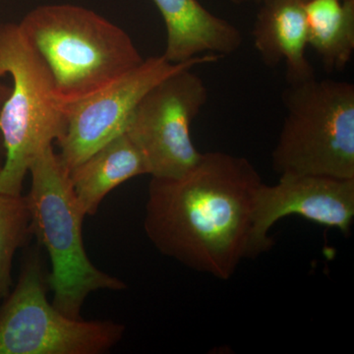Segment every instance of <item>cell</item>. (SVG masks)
I'll return each instance as SVG.
<instances>
[{"mask_svg": "<svg viewBox=\"0 0 354 354\" xmlns=\"http://www.w3.org/2000/svg\"><path fill=\"white\" fill-rule=\"evenodd\" d=\"M262 183L246 158L202 153L180 176L151 179L147 236L167 257L227 281L242 261L261 254L254 239L253 212Z\"/></svg>", "mask_w": 354, "mask_h": 354, "instance_id": "1", "label": "cell"}, {"mask_svg": "<svg viewBox=\"0 0 354 354\" xmlns=\"http://www.w3.org/2000/svg\"><path fill=\"white\" fill-rule=\"evenodd\" d=\"M19 25L50 68L65 111L144 62L122 28L86 7L44 4Z\"/></svg>", "mask_w": 354, "mask_h": 354, "instance_id": "2", "label": "cell"}, {"mask_svg": "<svg viewBox=\"0 0 354 354\" xmlns=\"http://www.w3.org/2000/svg\"><path fill=\"white\" fill-rule=\"evenodd\" d=\"M29 174L31 188L26 200L30 227L50 256L48 286L53 292V305L69 318L80 319L88 295L101 290H125L127 285L88 259L82 232L86 216L53 146L35 158Z\"/></svg>", "mask_w": 354, "mask_h": 354, "instance_id": "3", "label": "cell"}, {"mask_svg": "<svg viewBox=\"0 0 354 354\" xmlns=\"http://www.w3.org/2000/svg\"><path fill=\"white\" fill-rule=\"evenodd\" d=\"M4 76L12 84L0 113L6 149L0 192L18 196L35 158L64 137L68 116L57 101L50 68L19 23L0 24V78Z\"/></svg>", "mask_w": 354, "mask_h": 354, "instance_id": "4", "label": "cell"}, {"mask_svg": "<svg viewBox=\"0 0 354 354\" xmlns=\"http://www.w3.org/2000/svg\"><path fill=\"white\" fill-rule=\"evenodd\" d=\"M288 85L272 169L279 176L354 178L353 84L313 77Z\"/></svg>", "mask_w": 354, "mask_h": 354, "instance_id": "5", "label": "cell"}, {"mask_svg": "<svg viewBox=\"0 0 354 354\" xmlns=\"http://www.w3.org/2000/svg\"><path fill=\"white\" fill-rule=\"evenodd\" d=\"M46 288L38 243L25 257L17 286L0 304V354H102L122 339L120 323L64 315L48 301Z\"/></svg>", "mask_w": 354, "mask_h": 354, "instance_id": "6", "label": "cell"}, {"mask_svg": "<svg viewBox=\"0 0 354 354\" xmlns=\"http://www.w3.org/2000/svg\"><path fill=\"white\" fill-rule=\"evenodd\" d=\"M209 99L208 88L193 68L167 77L138 102L124 132L145 160L148 174L180 176L197 164L190 128Z\"/></svg>", "mask_w": 354, "mask_h": 354, "instance_id": "7", "label": "cell"}, {"mask_svg": "<svg viewBox=\"0 0 354 354\" xmlns=\"http://www.w3.org/2000/svg\"><path fill=\"white\" fill-rule=\"evenodd\" d=\"M220 57L206 53L172 64L162 55L151 57L97 94L70 106L66 111V131L57 142L58 157L65 171L69 174L95 151L122 134L130 114L153 86L181 70L214 64Z\"/></svg>", "mask_w": 354, "mask_h": 354, "instance_id": "8", "label": "cell"}, {"mask_svg": "<svg viewBox=\"0 0 354 354\" xmlns=\"http://www.w3.org/2000/svg\"><path fill=\"white\" fill-rule=\"evenodd\" d=\"M290 216L348 236L354 221V178L285 174L274 185L261 183L253 212L254 239L261 254L272 248L270 230Z\"/></svg>", "mask_w": 354, "mask_h": 354, "instance_id": "9", "label": "cell"}, {"mask_svg": "<svg viewBox=\"0 0 354 354\" xmlns=\"http://www.w3.org/2000/svg\"><path fill=\"white\" fill-rule=\"evenodd\" d=\"M167 29L165 59L188 62L212 53L223 57L243 43L241 32L228 21L209 12L198 0H153Z\"/></svg>", "mask_w": 354, "mask_h": 354, "instance_id": "10", "label": "cell"}, {"mask_svg": "<svg viewBox=\"0 0 354 354\" xmlns=\"http://www.w3.org/2000/svg\"><path fill=\"white\" fill-rule=\"evenodd\" d=\"M305 0H266L252 29L254 46L266 66L286 64L288 84L315 77L306 55L308 46Z\"/></svg>", "mask_w": 354, "mask_h": 354, "instance_id": "11", "label": "cell"}, {"mask_svg": "<svg viewBox=\"0 0 354 354\" xmlns=\"http://www.w3.org/2000/svg\"><path fill=\"white\" fill-rule=\"evenodd\" d=\"M77 202L85 216H94L114 188L148 174L143 156L127 133L118 135L69 172Z\"/></svg>", "mask_w": 354, "mask_h": 354, "instance_id": "12", "label": "cell"}, {"mask_svg": "<svg viewBox=\"0 0 354 354\" xmlns=\"http://www.w3.org/2000/svg\"><path fill=\"white\" fill-rule=\"evenodd\" d=\"M308 46L328 72L342 71L354 51V2L305 0Z\"/></svg>", "mask_w": 354, "mask_h": 354, "instance_id": "13", "label": "cell"}, {"mask_svg": "<svg viewBox=\"0 0 354 354\" xmlns=\"http://www.w3.org/2000/svg\"><path fill=\"white\" fill-rule=\"evenodd\" d=\"M30 212L23 195L0 192V304L12 286V263L18 248L31 236Z\"/></svg>", "mask_w": 354, "mask_h": 354, "instance_id": "14", "label": "cell"}, {"mask_svg": "<svg viewBox=\"0 0 354 354\" xmlns=\"http://www.w3.org/2000/svg\"><path fill=\"white\" fill-rule=\"evenodd\" d=\"M10 86L2 82L1 78H0V113H1L4 102L10 93ZM4 160H6V149H4L3 139H2L1 132H0V171L3 167Z\"/></svg>", "mask_w": 354, "mask_h": 354, "instance_id": "15", "label": "cell"}, {"mask_svg": "<svg viewBox=\"0 0 354 354\" xmlns=\"http://www.w3.org/2000/svg\"><path fill=\"white\" fill-rule=\"evenodd\" d=\"M234 4H237V6H242V4L247 3H263V2L266 1V0H230Z\"/></svg>", "mask_w": 354, "mask_h": 354, "instance_id": "16", "label": "cell"}, {"mask_svg": "<svg viewBox=\"0 0 354 354\" xmlns=\"http://www.w3.org/2000/svg\"><path fill=\"white\" fill-rule=\"evenodd\" d=\"M344 1H348V2H354V0H344Z\"/></svg>", "mask_w": 354, "mask_h": 354, "instance_id": "17", "label": "cell"}]
</instances>
